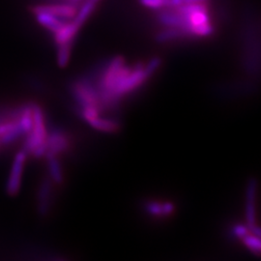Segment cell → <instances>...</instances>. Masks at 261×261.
<instances>
[{"instance_id":"obj_1","label":"cell","mask_w":261,"mask_h":261,"mask_svg":"<svg viewBox=\"0 0 261 261\" xmlns=\"http://www.w3.org/2000/svg\"><path fill=\"white\" fill-rule=\"evenodd\" d=\"M27 156H28V153L22 149L19 151L14 158L8 181H7V187H6L7 193L10 196H15L19 193Z\"/></svg>"},{"instance_id":"obj_2","label":"cell","mask_w":261,"mask_h":261,"mask_svg":"<svg viewBox=\"0 0 261 261\" xmlns=\"http://www.w3.org/2000/svg\"><path fill=\"white\" fill-rule=\"evenodd\" d=\"M46 145H47L46 155L48 154V155L58 156L59 154L65 153L66 151L70 148L71 141L63 130L54 129L50 130L49 134L47 133Z\"/></svg>"},{"instance_id":"obj_3","label":"cell","mask_w":261,"mask_h":261,"mask_svg":"<svg viewBox=\"0 0 261 261\" xmlns=\"http://www.w3.org/2000/svg\"><path fill=\"white\" fill-rule=\"evenodd\" d=\"M31 12L36 15L38 13H47L62 19H73L76 15L77 8L72 4H56V5H38L31 8Z\"/></svg>"},{"instance_id":"obj_4","label":"cell","mask_w":261,"mask_h":261,"mask_svg":"<svg viewBox=\"0 0 261 261\" xmlns=\"http://www.w3.org/2000/svg\"><path fill=\"white\" fill-rule=\"evenodd\" d=\"M81 28L82 25H80L74 19H70L68 22H64L62 27L54 33L56 46L73 45L75 36Z\"/></svg>"},{"instance_id":"obj_5","label":"cell","mask_w":261,"mask_h":261,"mask_svg":"<svg viewBox=\"0 0 261 261\" xmlns=\"http://www.w3.org/2000/svg\"><path fill=\"white\" fill-rule=\"evenodd\" d=\"M51 181L49 178H44L38 193V210L42 216L48 214L51 205Z\"/></svg>"},{"instance_id":"obj_6","label":"cell","mask_w":261,"mask_h":261,"mask_svg":"<svg viewBox=\"0 0 261 261\" xmlns=\"http://www.w3.org/2000/svg\"><path fill=\"white\" fill-rule=\"evenodd\" d=\"M257 184L254 180H252L248 188L246 195V219L248 227L255 224V197H256Z\"/></svg>"},{"instance_id":"obj_7","label":"cell","mask_w":261,"mask_h":261,"mask_svg":"<svg viewBox=\"0 0 261 261\" xmlns=\"http://www.w3.org/2000/svg\"><path fill=\"white\" fill-rule=\"evenodd\" d=\"M156 39L160 43H168L183 39H191L183 29L176 28H164L159 31Z\"/></svg>"},{"instance_id":"obj_8","label":"cell","mask_w":261,"mask_h":261,"mask_svg":"<svg viewBox=\"0 0 261 261\" xmlns=\"http://www.w3.org/2000/svg\"><path fill=\"white\" fill-rule=\"evenodd\" d=\"M47 161V168L49 172V177L55 181L56 184H61L64 181V175L62 167L57 159V156L55 155H46Z\"/></svg>"},{"instance_id":"obj_9","label":"cell","mask_w":261,"mask_h":261,"mask_svg":"<svg viewBox=\"0 0 261 261\" xmlns=\"http://www.w3.org/2000/svg\"><path fill=\"white\" fill-rule=\"evenodd\" d=\"M36 19L42 27L47 28L53 33H55L64 23V19L57 18L47 13H38L36 14Z\"/></svg>"},{"instance_id":"obj_10","label":"cell","mask_w":261,"mask_h":261,"mask_svg":"<svg viewBox=\"0 0 261 261\" xmlns=\"http://www.w3.org/2000/svg\"><path fill=\"white\" fill-rule=\"evenodd\" d=\"M145 210L152 216H167L173 212L174 206L170 202L161 203L158 201H150L145 204Z\"/></svg>"},{"instance_id":"obj_11","label":"cell","mask_w":261,"mask_h":261,"mask_svg":"<svg viewBox=\"0 0 261 261\" xmlns=\"http://www.w3.org/2000/svg\"><path fill=\"white\" fill-rule=\"evenodd\" d=\"M87 123L94 129L102 130L105 133H114L119 129V125L117 124V122L113 121L111 119L102 118L100 117V115L89 120Z\"/></svg>"},{"instance_id":"obj_12","label":"cell","mask_w":261,"mask_h":261,"mask_svg":"<svg viewBox=\"0 0 261 261\" xmlns=\"http://www.w3.org/2000/svg\"><path fill=\"white\" fill-rule=\"evenodd\" d=\"M97 3L98 2L95 0H87L82 5L81 9L77 10L74 19L80 25L83 27L84 22L91 16L94 10L96 9V7H97Z\"/></svg>"},{"instance_id":"obj_13","label":"cell","mask_w":261,"mask_h":261,"mask_svg":"<svg viewBox=\"0 0 261 261\" xmlns=\"http://www.w3.org/2000/svg\"><path fill=\"white\" fill-rule=\"evenodd\" d=\"M73 45H61L57 46V63L61 68L68 64L71 56Z\"/></svg>"},{"instance_id":"obj_14","label":"cell","mask_w":261,"mask_h":261,"mask_svg":"<svg viewBox=\"0 0 261 261\" xmlns=\"http://www.w3.org/2000/svg\"><path fill=\"white\" fill-rule=\"evenodd\" d=\"M245 246L253 253H261V239L255 235L247 234L242 239Z\"/></svg>"},{"instance_id":"obj_15","label":"cell","mask_w":261,"mask_h":261,"mask_svg":"<svg viewBox=\"0 0 261 261\" xmlns=\"http://www.w3.org/2000/svg\"><path fill=\"white\" fill-rule=\"evenodd\" d=\"M140 4L150 9L160 10L168 7V0H140Z\"/></svg>"},{"instance_id":"obj_16","label":"cell","mask_w":261,"mask_h":261,"mask_svg":"<svg viewBox=\"0 0 261 261\" xmlns=\"http://www.w3.org/2000/svg\"><path fill=\"white\" fill-rule=\"evenodd\" d=\"M233 234L237 237V238H240L243 239L248 232H249V227L247 225H244V224H236L232 229Z\"/></svg>"},{"instance_id":"obj_17","label":"cell","mask_w":261,"mask_h":261,"mask_svg":"<svg viewBox=\"0 0 261 261\" xmlns=\"http://www.w3.org/2000/svg\"><path fill=\"white\" fill-rule=\"evenodd\" d=\"M249 230L252 232L253 235H255L256 237L261 239V226H258L256 224L252 225L251 227H249Z\"/></svg>"},{"instance_id":"obj_18","label":"cell","mask_w":261,"mask_h":261,"mask_svg":"<svg viewBox=\"0 0 261 261\" xmlns=\"http://www.w3.org/2000/svg\"><path fill=\"white\" fill-rule=\"evenodd\" d=\"M95 1H97V2H98V1H99V0H95Z\"/></svg>"}]
</instances>
